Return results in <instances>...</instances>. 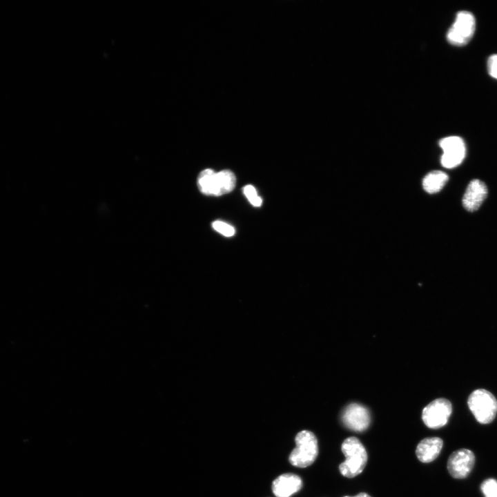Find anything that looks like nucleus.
<instances>
[{
    "mask_svg": "<svg viewBox=\"0 0 497 497\" xmlns=\"http://www.w3.org/2000/svg\"><path fill=\"white\" fill-rule=\"evenodd\" d=\"M341 450L345 460L339 465L340 474L349 478L361 474L367 465L368 455L360 440L354 436L349 437L342 442Z\"/></svg>",
    "mask_w": 497,
    "mask_h": 497,
    "instance_id": "1",
    "label": "nucleus"
},
{
    "mask_svg": "<svg viewBox=\"0 0 497 497\" xmlns=\"http://www.w3.org/2000/svg\"><path fill=\"white\" fill-rule=\"evenodd\" d=\"M235 176L229 170L215 172L211 169L202 170L198 176L199 191L207 195L220 196L230 193L235 188Z\"/></svg>",
    "mask_w": 497,
    "mask_h": 497,
    "instance_id": "2",
    "label": "nucleus"
},
{
    "mask_svg": "<svg viewBox=\"0 0 497 497\" xmlns=\"http://www.w3.org/2000/svg\"><path fill=\"white\" fill-rule=\"evenodd\" d=\"M295 447L289 455L290 463L297 467L311 465L318 455V443L315 435L311 431L302 430L295 436Z\"/></svg>",
    "mask_w": 497,
    "mask_h": 497,
    "instance_id": "3",
    "label": "nucleus"
},
{
    "mask_svg": "<svg viewBox=\"0 0 497 497\" xmlns=\"http://www.w3.org/2000/svg\"><path fill=\"white\" fill-rule=\"evenodd\" d=\"M467 403L470 411L481 424L490 423L496 416L497 400L492 393L485 389L473 391Z\"/></svg>",
    "mask_w": 497,
    "mask_h": 497,
    "instance_id": "4",
    "label": "nucleus"
},
{
    "mask_svg": "<svg viewBox=\"0 0 497 497\" xmlns=\"http://www.w3.org/2000/svg\"><path fill=\"white\" fill-rule=\"evenodd\" d=\"M476 29V19L469 11L457 13L453 25L447 35L448 41L455 46L467 44L472 38Z\"/></svg>",
    "mask_w": 497,
    "mask_h": 497,
    "instance_id": "5",
    "label": "nucleus"
},
{
    "mask_svg": "<svg viewBox=\"0 0 497 497\" xmlns=\"http://www.w3.org/2000/svg\"><path fill=\"white\" fill-rule=\"evenodd\" d=\"M451 412V402L445 398H438L423 409L422 419L427 427L437 429L447 423Z\"/></svg>",
    "mask_w": 497,
    "mask_h": 497,
    "instance_id": "6",
    "label": "nucleus"
},
{
    "mask_svg": "<svg viewBox=\"0 0 497 497\" xmlns=\"http://www.w3.org/2000/svg\"><path fill=\"white\" fill-rule=\"evenodd\" d=\"M439 145L442 150L441 164L445 168H454L464 159L466 147L463 139L460 137H445L440 141Z\"/></svg>",
    "mask_w": 497,
    "mask_h": 497,
    "instance_id": "7",
    "label": "nucleus"
},
{
    "mask_svg": "<svg viewBox=\"0 0 497 497\" xmlns=\"http://www.w3.org/2000/svg\"><path fill=\"white\" fill-rule=\"evenodd\" d=\"M341 420L347 429L362 432L369 427L371 416L365 407L360 404L351 403L342 411Z\"/></svg>",
    "mask_w": 497,
    "mask_h": 497,
    "instance_id": "8",
    "label": "nucleus"
},
{
    "mask_svg": "<svg viewBox=\"0 0 497 497\" xmlns=\"http://www.w3.org/2000/svg\"><path fill=\"white\" fill-rule=\"evenodd\" d=\"M474 463V453L468 449H460L454 451L449 456L447 467L453 478L462 479L469 474Z\"/></svg>",
    "mask_w": 497,
    "mask_h": 497,
    "instance_id": "9",
    "label": "nucleus"
},
{
    "mask_svg": "<svg viewBox=\"0 0 497 497\" xmlns=\"http://www.w3.org/2000/svg\"><path fill=\"white\" fill-rule=\"evenodd\" d=\"M302 487V480L294 474L279 476L272 483V491L276 497H290Z\"/></svg>",
    "mask_w": 497,
    "mask_h": 497,
    "instance_id": "10",
    "label": "nucleus"
},
{
    "mask_svg": "<svg viewBox=\"0 0 497 497\" xmlns=\"http://www.w3.org/2000/svg\"><path fill=\"white\" fill-rule=\"evenodd\" d=\"M487 194L486 185L479 179H473L468 184L462 198V204L468 211H475L482 204Z\"/></svg>",
    "mask_w": 497,
    "mask_h": 497,
    "instance_id": "11",
    "label": "nucleus"
},
{
    "mask_svg": "<svg viewBox=\"0 0 497 497\" xmlns=\"http://www.w3.org/2000/svg\"><path fill=\"white\" fill-rule=\"evenodd\" d=\"M443 446V441L438 437H427L418 444L416 455L423 463L433 461L439 456Z\"/></svg>",
    "mask_w": 497,
    "mask_h": 497,
    "instance_id": "12",
    "label": "nucleus"
},
{
    "mask_svg": "<svg viewBox=\"0 0 497 497\" xmlns=\"http://www.w3.org/2000/svg\"><path fill=\"white\" fill-rule=\"evenodd\" d=\"M448 180V175L440 170L429 173L422 180L423 188L429 193L439 192Z\"/></svg>",
    "mask_w": 497,
    "mask_h": 497,
    "instance_id": "13",
    "label": "nucleus"
},
{
    "mask_svg": "<svg viewBox=\"0 0 497 497\" xmlns=\"http://www.w3.org/2000/svg\"><path fill=\"white\" fill-rule=\"evenodd\" d=\"M485 497H497V480L493 478L485 480L481 485Z\"/></svg>",
    "mask_w": 497,
    "mask_h": 497,
    "instance_id": "14",
    "label": "nucleus"
},
{
    "mask_svg": "<svg viewBox=\"0 0 497 497\" xmlns=\"http://www.w3.org/2000/svg\"><path fill=\"white\" fill-rule=\"evenodd\" d=\"M244 194L248 201L254 206H260L262 204V199L257 195V191L254 186L247 185L243 188Z\"/></svg>",
    "mask_w": 497,
    "mask_h": 497,
    "instance_id": "15",
    "label": "nucleus"
},
{
    "mask_svg": "<svg viewBox=\"0 0 497 497\" xmlns=\"http://www.w3.org/2000/svg\"><path fill=\"white\" fill-rule=\"evenodd\" d=\"M212 226L215 231L226 237H231L235 234L234 228L224 222L215 221Z\"/></svg>",
    "mask_w": 497,
    "mask_h": 497,
    "instance_id": "16",
    "label": "nucleus"
},
{
    "mask_svg": "<svg viewBox=\"0 0 497 497\" xmlns=\"http://www.w3.org/2000/svg\"><path fill=\"white\" fill-rule=\"evenodd\" d=\"M487 65L490 76L497 79V55H491L488 58Z\"/></svg>",
    "mask_w": 497,
    "mask_h": 497,
    "instance_id": "17",
    "label": "nucleus"
},
{
    "mask_svg": "<svg viewBox=\"0 0 497 497\" xmlns=\"http://www.w3.org/2000/svg\"><path fill=\"white\" fill-rule=\"evenodd\" d=\"M343 497H371V496L365 492H360L354 496H345Z\"/></svg>",
    "mask_w": 497,
    "mask_h": 497,
    "instance_id": "18",
    "label": "nucleus"
}]
</instances>
